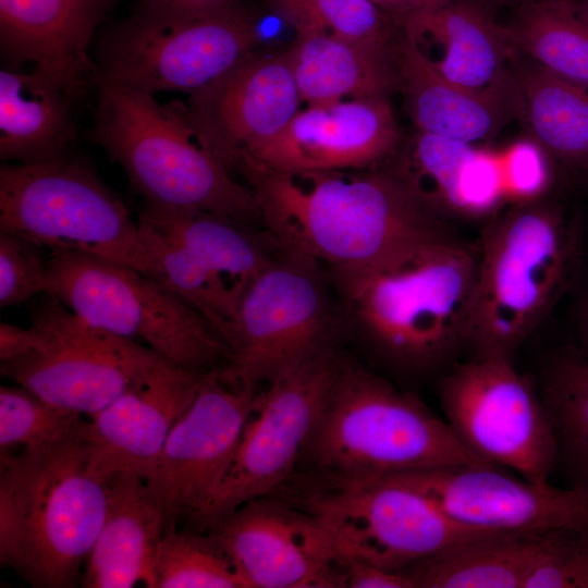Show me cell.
I'll return each mask as SVG.
<instances>
[{
    "instance_id": "cell-23",
    "label": "cell",
    "mask_w": 588,
    "mask_h": 588,
    "mask_svg": "<svg viewBox=\"0 0 588 588\" xmlns=\"http://www.w3.org/2000/svg\"><path fill=\"white\" fill-rule=\"evenodd\" d=\"M107 512L85 563L82 586L151 588L156 548L169 524L147 481L132 473L106 478Z\"/></svg>"
},
{
    "instance_id": "cell-12",
    "label": "cell",
    "mask_w": 588,
    "mask_h": 588,
    "mask_svg": "<svg viewBox=\"0 0 588 588\" xmlns=\"http://www.w3.org/2000/svg\"><path fill=\"white\" fill-rule=\"evenodd\" d=\"M319 264L278 252L242 296L225 330L228 368L259 387L285 368L332 348L338 313Z\"/></svg>"
},
{
    "instance_id": "cell-26",
    "label": "cell",
    "mask_w": 588,
    "mask_h": 588,
    "mask_svg": "<svg viewBox=\"0 0 588 588\" xmlns=\"http://www.w3.org/2000/svg\"><path fill=\"white\" fill-rule=\"evenodd\" d=\"M138 219L186 248L238 303L259 273L273 259L275 248L229 217L197 209L145 205Z\"/></svg>"
},
{
    "instance_id": "cell-10",
    "label": "cell",
    "mask_w": 588,
    "mask_h": 588,
    "mask_svg": "<svg viewBox=\"0 0 588 588\" xmlns=\"http://www.w3.org/2000/svg\"><path fill=\"white\" fill-rule=\"evenodd\" d=\"M36 344L0 362L1 375L61 409L90 417L145 383L164 359L145 344L97 328L46 294L30 311Z\"/></svg>"
},
{
    "instance_id": "cell-33",
    "label": "cell",
    "mask_w": 588,
    "mask_h": 588,
    "mask_svg": "<svg viewBox=\"0 0 588 588\" xmlns=\"http://www.w3.org/2000/svg\"><path fill=\"white\" fill-rule=\"evenodd\" d=\"M296 28L332 34L352 41L391 48L389 22L372 0H277Z\"/></svg>"
},
{
    "instance_id": "cell-15",
    "label": "cell",
    "mask_w": 588,
    "mask_h": 588,
    "mask_svg": "<svg viewBox=\"0 0 588 588\" xmlns=\"http://www.w3.org/2000/svg\"><path fill=\"white\" fill-rule=\"evenodd\" d=\"M259 387L226 365L206 372L191 405L172 428L146 480L169 526L194 522L216 492L256 405Z\"/></svg>"
},
{
    "instance_id": "cell-39",
    "label": "cell",
    "mask_w": 588,
    "mask_h": 588,
    "mask_svg": "<svg viewBox=\"0 0 588 588\" xmlns=\"http://www.w3.org/2000/svg\"><path fill=\"white\" fill-rule=\"evenodd\" d=\"M146 8L186 12L204 13L220 9L232 0H142Z\"/></svg>"
},
{
    "instance_id": "cell-25",
    "label": "cell",
    "mask_w": 588,
    "mask_h": 588,
    "mask_svg": "<svg viewBox=\"0 0 588 588\" xmlns=\"http://www.w3.org/2000/svg\"><path fill=\"white\" fill-rule=\"evenodd\" d=\"M284 54L307 106L388 97L397 87L396 44L385 48L301 30Z\"/></svg>"
},
{
    "instance_id": "cell-21",
    "label": "cell",
    "mask_w": 588,
    "mask_h": 588,
    "mask_svg": "<svg viewBox=\"0 0 588 588\" xmlns=\"http://www.w3.org/2000/svg\"><path fill=\"white\" fill-rule=\"evenodd\" d=\"M396 65L397 87L418 132L475 145L520 118L522 97L511 65L488 87L468 88L440 75L404 32L396 40Z\"/></svg>"
},
{
    "instance_id": "cell-14",
    "label": "cell",
    "mask_w": 588,
    "mask_h": 588,
    "mask_svg": "<svg viewBox=\"0 0 588 588\" xmlns=\"http://www.w3.org/2000/svg\"><path fill=\"white\" fill-rule=\"evenodd\" d=\"M439 397L445 421L476 457L548 482L558 463L552 425L541 396L511 357L476 355L456 366L441 381Z\"/></svg>"
},
{
    "instance_id": "cell-40",
    "label": "cell",
    "mask_w": 588,
    "mask_h": 588,
    "mask_svg": "<svg viewBox=\"0 0 588 588\" xmlns=\"http://www.w3.org/2000/svg\"><path fill=\"white\" fill-rule=\"evenodd\" d=\"M382 11L392 13L400 20L414 13L436 8L453 0H372Z\"/></svg>"
},
{
    "instance_id": "cell-37",
    "label": "cell",
    "mask_w": 588,
    "mask_h": 588,
    "mask_svg": "<svg viewBox=\"0 0 588 588\" xmlns=\"http://www.w3.org/2000/svg\"><path fill=\"white\" fill-rule=\"evenodd\" d=\"M499 156L506 199L513 204L541 199L552 179L548 152L528 136L514 142Z\"/></svg>"
},
{
    "instance_id": "cell-8",
    "label": "cell",
    "mask_w": 588,
    "mask_h": 588,
    "mask_svg": "<svg viewBox=\"0 0 588 588\" xmlns=\"http://www.w3.org/2000/svg\"><path fill=\"white\" fill-rule=\"evenodd\" d=\"M0 231L48 250L101 256L150 277L151 258L139 220L87 164L66 155L1 166Z\"/></svg>"
},
{
    "instance_id": "cell-29",
    "label": "cell",
    "mask_w": 588,
    "mask_h": 588,
    "mask_svg": "<svg viewBox=\"0 0 588 588\" xmlns=\"http://www.w3.org/2000/svg\"><path fill=\"white\" fill-rule=\"evenodd\" d=\"M510 65L528 136L551 158L588 171V88L549 73L515 50Z\"/></svg>"
},
{
    "instance_id": "cell-41",
    "label": "cell",
    "mask_w": 588,
    "mask_h": 588,
    "mask_svg": "<svg viewBox=\"0 0 588 588\" xmlns=\"http://www.w3.org/2000/svg\"><path fill=\"white\" fill-rule=\"evenodd\" d=\"M578 327L583 343V351L580 352L585 355V357L588 358V293L580 303L578 311Z\"/></svg>"
},
{
    "instance_id": "cell-34",
    "label": "cell",
    "mask_w": 588,
    "mask_h": 588,
    "mask_svg": "<svg viewBox=\"0 0 588 588\" xmlns=\"http://www.w3.org/2000/svg\"><path fill=\"white\" fill-rule=\"evenodd\" d=\"M85 422L83 415L56 407L21 385L0 388L1 453L57 440Z\"/></svg>"
},
{
    "instance_id": "cell-28",
    "label": "cell",
    "mask_w": 588,
    "mask_h": 588,
    "mask_svg": "<svg viewBox=\"0 0 588 588\" xmlns=\"http://www.w3.org/2000/svg\"><path fill=\"white\" fill-rule=\"evenodd\" d=\"M550 531L464 542L416 563L405 573L414 588H525Z\"/></svg>"
},
{
    "instance_id": "cell-2",
    "label": "cell",
    "mask_w": 588,
    "mask_h": 588,
    "mask_svg": "<svg viewBox=\"0 0 588 588\" xmlns=\"http://www.w3.org/2000/svg\"><path fill=\"white\" fill-rule=\"evenodd\" d=\"M478 253L446 232L367 265L331 269L347 322L396 364L426 368L465 343Z\"/></svg>"
},
{
    "instance_id": "cell-9",
    "label": "cell",
    "mask_w": 588,
    "mask_h": 588,
    "mask_svg": "<svg viewBox=\"0 0 588 588\" xmlns=\"http://www.w3.org/2000/svg\"><path fill=\"white\" fill-rule=\"evenodd\" d=\"M326 476L320 488L287 499L316 518L341 555L405 572L457 544L506 535L462 524L389 476Z\"/></svg>"
},
{
    "instance_id": "cell-38",
    "label": "cell",
    "mask_w": 588,
    "mask_h": 588,
    "mask_svg": "<svg viewBox=\"0 0 588 588\" xmlns=\"http://www.w3.org/2000/svg\"><path fill=\"white\" fill-rule=\"evenodd\" d=\"M334 587L414 588L405 572H392L362 559L336 553Z\"/></svg>"
},
{
    "instance_id": "cell-35",
    "label": "cell",
    "mask_w": 588,
    "mask_h": 588,
    "mask_svg": "<svg viewBox=\"0 0 588 588\" xmlns=\"http://www.w3.org/2000/svg\"><path fill=\"white\" fill-rule=\"evenodd\" d=\"M45 247L0 231V305L16 306L47 294L49 256Z\"/></svg>"
},
{
    "instance_id": "cell-42",
    "label": "cell",
    "mask_w": 588,
    "mask_h": 588,
    "mask_svg": "<svg viewBox=\"0 0 588 588\" xmlns=\"http://www.w3.org/2000/svg\"><path fill=\"white\" fill-rule=\"evenodd\" d=\"M578 2L580 3V5L583 7V9L588 15V0H578Z\"/></svg>"
},
{
    "instance_id": "cell-6",
    "label": "cell",
    "mask_w": 588,
    "mask_h": 588,
    "mask_svg": "<svg viewBox=\"0 0 588 588\" xmlns=\"http://www.w3.org/2000/svg\"><path fill=\"white\" fill-rule=\"evenodd\" d=\"M306 453L326 474L347 477L494 467L470 453L419 399L344 357Z\"/></svg>"
},
{
    "instance_id": "cell-27",
    "label": "cell",
    "mask_w": 588,
    "mask_h": 588,
    "mask_svg": "<svg viewBox=\"0 0 588 588\" xmlns=\"http://www.w3.org/2000/svg\"><path fill=\"white\" fill-rule=\"evenodd\" d=\"M74 136L68 96L32 70L0 71V158L32 164L66 155Z\"/></svg>"
},
{
    "instance_id": "cell-22",
    "label": "cell",
    "mask_w": 588,
    "mask_h": 588,
    "mask_svg": "<svg viewBox=\"0 0 588 588\" xmlns=\"http://www.w3.org/2000/svg\"><path fill=\"white\" fill-rule=\"evenodd\" d=\"M107 0H0L1 46L30 63L68 98L97 73L88 49Z\"/></svg>"
},
{
    "instance_id": "cell-19",
    "label": "cell",
    "mask_w": 588,
    "mask_h": 588,
    "mask_svg": "<svg viewBox=\"0 0 588 588\" xmlns=\"http://www.w3.org/2000/svg\"><path fill=\"white\" fill-rule=\"evenodd\" d=\"M400 128L389 97L346 99L301 109L235 171L357 170L388 158Z\"/></svg>"
},
{
    "instance_id": "cell-30",
    "label": "cell",
    "mask_w": 588,
    "mask_h": 588,
    "mask_svg": "<svg viewBox=\"0 0 588 588\" xmlns=\"http://www.w3.org/2000/svg\"><path fill=\"white\" fill-rule=\"evenodd\" d=\"M513 50L588 88V15L578 0H535L506 26Z\"/></svg>"
},
{
    "instance_id": "cell-7",
    "label": "cell",
    "mask_w": 588,
    "mask_h": 588,
    "mask_svg": "<svg viewBox=\"0 0 588 588\" xmlns=\"http://www.w3.org/2000/svg\"><path fill=\"white\" fill-rule=\"evenodd\" d=\"M47 294L88 323L145 344L167 363L209 371L228 346L191 304L127 265L82 250L49 249ZM223 366V365H222Z\"/></svg>"
},
{
    "instance_id": "cell-24",
    "label": "cell",
    "mask_w": 588,
    "mask_h": 588,
    "mask_svg": "<svg viewBox=\"0 0 588 588\" xmlns=\"http://www.w3.org/2000/svg\"><path fill=\"white\" fill-rule=\"evenodd\" d=\"M401 21L403 32L416 42L434 45L436 56L426 58L451 82L481 89L510 69L513 48L506 26L477 2L453 0Z\"/></svg>"
},
{
    "instance_id": "cell-1",
    "label": "cell",
    "mask_w": 588,
    "mask_h": 588,
    "mask_svg": "<svg viewBox=\"0 0 588 588\" xmlns=\"http://www.w3.org/2000/svg\"><path fill=\"white\" fill-rule=\"evenodd\" d=\"M243 176L275 249L331 269L367 265L445 232L388 170H256Z\"/></svg>"
},
{
    "instance_id": "cell-20",
    "label": "cell",
    "mask_w": 588,
    "mask_h": 588,
    "mask_svg": "<svg viewBox=\"0 0 588 588\" xmlns=\"http://www.w3.org/2000/svg\"><path fill=\"white\" fill-rule=\"evenodd\" d=\"M206 372L163 360L145 383L90 416L84 437L91 469L103 479L127 471L147 480Z\"/></svg>"
},
{
    "instance_id": "cell-31",
    "label": "cell",
    "mask_w": 588,
    "mask_h": 588,
    "mask_svg": "<svg viewBox=\"0 0 588 588\" xmlns=\"http://www.w3.org/2000/svg\"><path fill=\"white\" fill-rule=\"evenodd\" d=\"M541 399L562 461L574 486L588 489V358L569 351L555 357L544 375Z\"/></svg>"
},
{
    "instance_id": "cell-13",
    "label": "cell",
    "mask_w": 588,
    "mask_h": 588,
    "mask_svg": "<svg viewBox=\"0 0 588 588\" xmlns=\"http://www.w3.org/2000/svg\"><path fill=\"white\" fill-rule=\"evenodd\" d=\"M341 362L342 356L328 348L267 382L221 482L196 524L206 527L285 483L321 420Z\"/></svg>"
},
{
    "instance_id": "cell-11",
    "label": "cell",
    "mask_w": 588,
    "mask_h": 588,
    "mask_svg": "<svg viewBox=\"0 0 588 588\" xmlns=\"http://www.w3.org/2000/svg\"><path fill=\"white\" fill-rule=\"evenodd\" d=\"M257 39L232 2L204 13L144 7L106 40L96 79L154 96L192 94L252 54Z\"/></svg>"
},
{
    "instance_id": "cell-32",
    "label": "cell",
    "mask_w": 588,
    "mask_h": 588,
    "mask_svg": "<svg viewBox=\"0 0 588 588\" xmlns=\"http://www.w3.org/2000/svg\"><path fill=\"white\" fill-rule=\"evenodd\" d=\"M151 588H244L231 559L209 535L168 526L152 561Z\"/></svg>"
},
{
    "instance_id": "cell-36",
    "label": "cell",
    "mask_w": 588,
    "mask_h": 588,
    "mask_svg": "<svg viewBox=\"0 0 588 588\" xmlns=\"http://www.w3.org/2000/svg\"><path fill=\"white\" fill-rule=\"evenodd\" d=\"M525 588H588V529L551 530Z\"/></svg>"
},
{
    "instance_id": "cell-16",
    "label": "cell",
    "mask_w": 588,
    "mask_h": 588,
    "mask_svg": "<svg viewBox=\"0 0 588 588\" xmlns=\"http://www.w3.org/2000/svg\"><path fill=\"white\" fill-rule=\"evenodd\" d=\"M250 500L208 524L244 588L334 587L336 552L321 525L290 499Z\"/></svg>"
},
{
    "instance_id": "cell-18",
    "label": "cell",
    "mask_w": 588,
    "mask_h": 588,
    "mask_svg": "<svg viewBox=\"0 0 588 588\" xmlns=\"http://www.w3.org/2000/svg\"><path fill=\"white\" fill-rule=\"evenodd\" d=\"M302 102L284 52H253L192 93L186 107L205 144L232 172L279 135Z\"/></svg>"
},
{
    "instance_id": "cell-4",
    "label": "cell",
    "mask_w": 588,
    "mask_h": 588,
    "mask_svg": "<svg viewBox=\"0 0 588 588\" xmlns=\"http://www.w3.org/2000/svg\"><path fill=\"white\" fill-rule=\"evenodd\" d=\"M95 135L145 205L197 209L245 225L259 220L255 195L215 156L181 102L97 81Z\"/></svg>"
},
{
    "instance_id": "cell-5",
    "label": "cell",
    "mask_w": 588,
    "mask_h": 588,
    "mask_svg": "<svg viewBox=\"0 0 588 588\" xmlns=\"http://www.w3.org/2000/svg\"><path fill=\"white\" fill-rule=\"evenodd\" d=\"M576 223L541 199L516 203L487 226L465 343L476 355L511 357L575 277Z\"/></svg>"
},
{
    "instance_id": "cell-17",
    "label": "cell",
    "mask_w": 588,
    "mask_h": 588,
    "mask_svg": "<svg viewBox=\"0 0 588 588\" xmlns=\"http://www.w3.org/2000/svg\"><path fill=\"white\" fill-rule=\"evenodd\" d=\"M420 491L462 524L500 534L588 529V489L518 480L490 466L389 475Z\"/></svg>"
},
{
    "instance_id": "cell-3",
    "label": "cell",
    "mask_w": 588,
    "mask_h": 588,
    "mask_svg": "<svg viewBox=\"0 0 588 588\" xmlns=\"http://www.w3.org/2000/svg\"><path fill=\"white\" fill-rule=\"evenodd\" d=\"M85 425L1 453L0 561L33 587L75 586L106 517L107 483L89 465Z\"/></svg>"
}]
</instances>
